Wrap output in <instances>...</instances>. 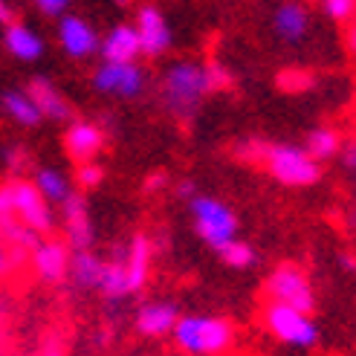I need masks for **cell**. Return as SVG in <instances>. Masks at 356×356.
Returning a JSON list of instances; mask_svg holds the SVG:
<instances>
[{"instance_id":"484cf974","label":"cell","mask_w":356,"mask_h":356,"mask_svg":"<svg viewBox=\"0 0 356 356\" xmlns=\"http://www.w3.org/2000/svg\"><path fill=\"white\" fill-rule=\"evenodd\" d=\"M353 6L356 0H322V9L327 12V17H333L336 24H345L353 17Z\"/></svg>"},{"instance_id":"8992f818","label":"cell","mask_w":356,"mask_h":356,"mask_svg":"<svg viewBox=\"0 0 356 356\" xmlns=\"http://www.w3.org/2000/svg\"><path fill=\"white\" fill-rule=\"evenodd\" d=\"M261 163L281 186L307 188L318 180V163L310 159L305 148L296 145H261Z\"/></svg>"},{"instance_id":"d6986e66","label":"cell","mask_w":356,"mask_h":356,"mask_svg":"<svg viewBox=\"0 0 356 356\" xmlns=\"http://www.w3.org/2000/svg\"><path fill=\"white\" fill-rule=\"evenodd\" d=\"M3 47L9 49V56H15L17 61L32 64L44 56V38L32 26L21 24V21H12L3 29Z\"/></svg>"},{"instance_id":"d590c367","label":"cell","mask_w":356,"mask_h":356,"mask_svg":"<svg viewBox=\"0 0 356 356\" xmlns=\"http://www.w3.org/2000/svg\"><path fill=\"white\" fill-rule=\"evenodd\" d=\"M119 3H124V0H119Z\"/></svg>"},{"instance_id":"44dd1931","label":"cell","mask_w":356,"mask_h":356,"mask_svg":"<svg viewBox=\"0 0 356 356\" xmlns=\"http://www.w3.org/2000/svg\"><path fill=\"white\" fill-rule=\"evenodd\" d=\"M32 186L41 191V197L49 206H61L70 194H73V183H70V177L61 174L58 168H38L35 171Z\"/></svg>"},{"instance_id":"3957f363","label":"cell","mask_w":356,"mask_h":356,"mask_svg":"<svg viewBox=\"0 0 356 356\" xmlns=\"http://www.w3.org/2000/svg\"><path fill=\"white\" fill-rule=\"evenodd\" d=\"M6 220L26 226L38 238L47 235L52 223H56L49 203L32 186V180H17V177L0 183V223H6Z\"/></svg>"},{"instance_id":"f546056e","label":"cell","mask_w":356,"mask_h":356,"mask_svg":"<svg viewBox=\"0 0 356 356\" xmlns=\"http://www.w3.org/2000/svg\"><path fill=\"white\" fill-rule=\"evenodd\" d=\"M339 151H342V165L353 174V168H356V145H353V139L350 142H342Z\"/></svg>"},{"instance_id":"83f0119b","label":"cell","mask_w":356,"mask_h":356,"mask_svg":"<svg viewBox=\"0 0 356 356\" xmlns=\"http://www.w3.org/2000/svg\"><path fill=\"white\" fill-rule=\"evenodd\" d=\"M70 3H73V0H35V6H38L47 17H61V15H67Z\"/></svg>"},{"instance_id":"603a6c76","label":"cell","mask_w":356,"mask_h":356,"mask_svg":"<svg viewBox=\"0 0 356 356\" xmlns=\"http://www.w3.org/2000/svg\"><path fill=\"white\" fill-rule=\"evenodd\" d=\"M339 148H342V136L333 128H316L307 134V142H305V151L316 163H327V159L339 154Z\"/></svg>"},{"instance_id":"7c38bea8","label":"cell","mask_w":356,"mask_h":356,"mask_svg":"<svg viewBox=\"0 0 356 356\" xmlns=\"http://www.w3.org/2000/svg\"><path fill=\"white\" fill-rule=\"evenodd\" d=\"M58 44L70 58H90L99 52V32L79 15H61L58 21Z\"/></svg>"},{"instance_id":"f1b7e54d","label":"cell","mask_w":356,"mask_h":356,"mask_svg":"<svg viewBox=\"0 0 356 356\" xmlns=\"http://www.w3.org/2000/svg\"><path fill=\"white\" fill-rule=\"evenodd\" d=\"M67 353V348H64V342H61V336H49V339L35 350L32 356H64Z\"/></svg>"},{"instance_id":"836d02e7","label":"cell","mask_w":356,"mask_h":356,"mask_svg":"<svg viewBox=\"0 0 356 356\" xmlns=\"http://www.w3.org/2000/svg\"><path fill=\"white\" fill-rule=\"evenodd\" d=\"M180 197H194V183H180Z\"/></svg>"},{"instance_id":"4dcf8cb0","label":"cell","mask_w":356,"mask_h":356,"mask_svg":"<svg viewBox=\"0 0 356 356\" xmlns=\"http://www.w3.org/2000/svg\"><path fill=\"white\" fill-rule=\"evenodd\" d=\"M24 159H26V154H24L21 148H3V163H6L9 168H21Z\"/></svg>"},{"instance_id":"52a82bcc","label":"cell","mask_w":356,"mask_h":356,"mask_svg":"<svg viewBox=\"0 0 356 356\" xmlns=\"http://www.w3.org/2000/svg\"><path fill=\"white\" fill-rule=\"evenodd\" d=\"M266 301H275V305H287L296 310L313 313L316 310V287L310 275L301 270L298 264H278L275 270L266 275Z\"/></svg>"},{"instance_id":"e0dca14e","label":"cell","mask_w":356,"mask_h":356,"mask_svg":"<svg viewBox=\"0 0 356 356\" xmlns=\"http://www.w3.org/2000/svg\"><path fill=\"white\" fill-rule=\"evenodd\" d=\"M273 29L281 41L287 44H301L307 38L310 32V12L307 6H301L298 0H287V3H281L273 15Z\"/></svg>"},{"instance_id":"6da1fadb","label":"cell","mask_w":356,"mask_h":356,"mask_svg":"<svg viewBox=\"0 0 356 356\" xmlns=\"http://www.w3.org/2000/svg\"><path fill=\"white\" fill-rule=\"evenodd\" d=\"M229 79L220 67L197 61H174L163 76V102L177 119H191L209 93L226 87Z\"/></svg>"},{"instance_id":"e575fe53","label":"cell","mask_w":356,"mask_h":356,"mask_svg":"<svg viewBox=\"0 0 356 356\" xmlns=\"http://www.w3.org/2000/svg\"><path fill=\"white\" fill-rule=\"evenodd\" d=\"M342 270L345 273H353V255H348V252L342 255Z\"/></svg>"},{"instance_id":"4316f807","label":"cell","mask_w":356,"mask_h":356,"mask_svg":"<svg viewBox=\"0 0 356 356\" xmlns=\"http://www.w3.org/2000/svg\"><path fill=\"white\" fill-rule=\"evenodd\" d=\"M21 261H24V249L0 243V278H6L9 273H15L17 266H21Z\"/></svg>"},{"instance_id":"30bf717a","label":"cell","mask_w":356,"mask_h":356,"mask_svg":"<svg viewBox=\"0 0 356 356\" xmlns=\"http://www.w3.org/2000/svg\"><path fill=\"white\" fill-rule=\"evenodd\" d=\"M70 255H73V249H70L64 241L58 238H38L32 246V270L38 275L44 284H61L67 281V270H70Z\"/></svg>"},{"instance_id":"d4e9b609","label":"cell","mask_w":356,"mask_h":356,"mask_svg":"<svg viewBox=\"0 0 356 356\" xmlns=\"http://www.w3.org/2000/svg\"><path fill=\"white\" fill-rule=\"evenodd\" d=\"M102 177H104V171H102V165L96 163V159H90V163H79L76 183H79L81 188H96V186L102 183Z\"/></svg>"},{"instance_id":"5b68a950","label":"cell","mask_w":356,"mask_h":356,"mask_svg":"<svg viewBox=\"0 0 356 356\" xmlns=\"http://www.w3.org/2000/svg\"><path fill=\"white\" fill-rule=\"evenodd\" d=\"M191 220H194V232L197 238L211 246L218 252L220 246H226L229 241L238 238V215L229 209L223 200L218 197H206V194H194L191 197Z\"/></svg>"},{"instance_id":"2e32d148","label":"cell","mask_w":356,"mask_h":356,"mask_svg":"<svg viewBox=\"0 0 356 356\" xmlns=\"http://www.w3.org/2000/svg\"><path fill=\"white\" fill-rule=\"evenodd\" d=\"M26 93L32 96L35 108H38L41 119H52V122H67L70 116H73V104H70V99L58 90L56 84H52L49 79H32Z\"/></svg>"},{"instance_id":"5bb4252c","label":"cell","mask_w":356,"mask_h":356,"mask_svg":"<svg viewBox=\"0 0 356 356\" xmlns=\"http://www.w3.org/2000/svg\"><path fill=\"white\" fill-rule=\"evenodd\" d=\"M177 316H180V310H177L174 301H163V298L145 301L134 316V327L145 339H165L174 330Z\"/></svg>"},{"instance_id":"d6a6232c","label":"cell","mask_w":356,"mask_h":356,"mask_svg":"<svg viewBox=\"0 0 356 356\" xmlns=\"http://www.w3.org/2000/svg\"><path fill=\"white\" fill-rule=\"evenodd\" d=\"M165 183H168V177H165V174H154L151 180H148V191H156L159 186H165Z\"/></svg>"},{"instance_id":"cb8c5ba5","label":"cell","mask_w":356,"mask_h":356,"mask_svg":"<svg viewBox=\"0 0 356 356\" xmlns=\"http://www.w3.org/2000/svg\"><path fill=\"white\" fill-rule=\"evenodd\" d=\"M218 255L226 266H232V270H249V266H255L258 255H255V249L249 246L246 241L235 238V241H229L226 246L218 249Z\"/></svg>"},{"instance_id":"ffe728a7","label":"cell","mask_w":356,"mask_h":356,"mask_svg":"<svg viewBox=\"0 0 356 356\" xmlns=\"http://www.w3.org/2000/svg\"><path fill=\"white\" fill-rule=\"evenodd\" d=\"M0 108H3V113L15 124H21V128H35V124H41V113L26 90H6L0 96Z\"/></svg>"},{"instance_id":"7402d4cb","label":"cell","mask_w":356,"mask_h":356,"mask_svg":"<svg viewBox=\"0 0 356 356\" xmlns=\"http://www.w3.org/2000/svg\"><path fill=\"white\" fill-rule=\"evenodd\" d=\"M99 270H102V258L93 252V249H73L67 278H73L81 290H96Z\"/></svg>"},{"instance_id":"9a60e30c","label":"cell","mask_w":356,"mask_h":356,"mask_svg":"<svg viewBox=\"0 0 356 356\" xmlns=\"http://www.w3.org/2000/svg\"><path fill=\"white\" fill-rule=\"evenodd\" d=\"M104 148V131L96 122H73L64 131V151L76 163H90Z\"/></svg>"},{"instance_id":"277c9868","label":"cell","mask_w":356,"mask_h":356,"mask_svg":"<svg viewBox=\"0 0 356 356\" xmlns=\"http://www.w3.org/2000/svg\"><path fill=\"white\" fill-rule=\"evenodd\" d=\"M261 325L273 339L290 350H313L322 342V327L313 318V313L296 310L287 305L266 301L261 310Z\"/></svg>"},{"instance_id":"ac0fdd59","label":"cell","mask_w":356,"mask_h":356,"mask_svg":"<svg viewBox=\"0 0 356 356\" xmlns=\"http://www.w3.org/2000/svg\"><path fill=\"white\" fill-rule=\"evenodd\" d=\"M99 52L104 61H116V64H128L136 61L139 56V38H136V29L134 24H116L111 26V32L99 38Z\"/></svg>"},{"instance_id":"9c48e42d","label":"cell","mask_w":356,"mask_h":356,"mask_svg":"<svg viewBox=\"0 0 356 356\" xmlns=\"http://www.w3.org/2000/svg\"><path fill=\"white\" fill-rule=\"evenodd\" d=\"M116 255H119L122 273H124V290H128V296L142 293V290H145V284H148V278H151V264H154V243H151V238L139 232Z\"/></svg>"},{"instance_id":"7a4b0ae2","label":"cell","mask_w":356,"mask_h":356,"mask_svg":"<svg viewBox=\"0 0 356 356\" xmlns=\"http://www.w3.org/2000/svg\"><path fill=\"white\" fill-rule=\"evenodd\" d=\"M171 339L188 356H226L238 345V327L218 313H180Z\"/></svg>"},{"instance_id":"4fadbf2b","label":"cell","mask_w":356,"mask_h":356,"mask_svg":"<svg viewBox=\"0 0 356 356\" xmlns=\"http://www.w3.org/2000/svg\"><path fill=\"white\" fill-rule=\"evenodd\" d=\"M134 29L139 38V49L145 56H163L165 49H171V26L156 6H139Z\"/></svg>"},{"instance_id":"1f68e13d","label":"cell","mask_w":356,"mask_h":356,"mask_svg":"<svg viewBox=\"0 0 356 356\" xmlns=\"http://www.w3.org/2000/svg\"><path fill=\"white\" fill-rule=\"evenodd\" d=\"M12 21H15V12L9 6V0H0V26H6Z\"/></svg>"},{"instance_id":"8fae6325","label":"cell","mask_w":356,"mask_h":356,"mask_svg":"<svg viewBox=\"0 0 356 356\" xmlns=\"http://www.w3.org/2000/svg\"><path fill=\"white\" fill-rule=\"evenodd\" d=\"M61 211H64V235H67L64 243L70 249H90L96 241V226L90 218V209H87V200L73 191L61 203Z\"/></svg>"},{"instance_id":"ba28073f","label":"cell","mask_w":356,"mask_h":356,"mask_svg":"<svg viewBox=\"0 0 356 356\" xmlns=\"http://www.w3.org/2000/svg\"><path fill=\"white\" fill-rule=\"evenodd\" d=\"M93 87L99 93L108 96H119V99H136L145 90V73L136 61L128 64H116V61H104L96 76H93Z\"/></svg>"}]
</instances>
